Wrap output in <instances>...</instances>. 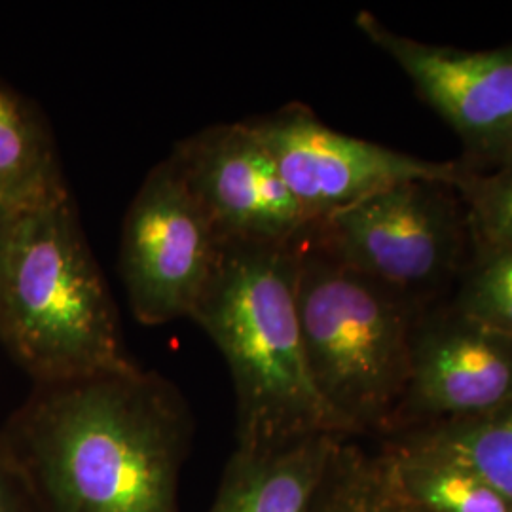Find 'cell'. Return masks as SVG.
Returning <instances> with one entry per match:
<instances>
[{"mask_svg":"<svg viewBox=\"0 0 512 512\" xmlns=\"http://www.w3.org/2000/svg\"><path fill=\"white\" fill-rule=\"evenodd\" d=\"M399 492L425 512H512L484 478L450 456L401 440L376 437Z\"/></svg>","mask_w":512,"mask_h":512,"instance_id":"obj_13","label":"cell"},{"mask_svg":"<svg viewBox=\"0 0 512 512\" xmlns=\"http://www.w3.org/2000/svg\"><path fill=\"white\" fill-rule=\"evenodd\" d=\"M476 323L512 336V247L471 236V251L448 302Z\"/></svg>","mask_w":512,"mask_h":512,"instance_id":"obj_16","label":"cell"},{"mask_svg":"<svg viewBox=\"0 0 512 512\" xmlns=\"http://www.w3.org/2000/svg\"><path fill=\"white\" fill-rule=\"evenodd\" d=\"M355 25L456 131L465 148L461 164L482 173L511 162L512 44L492 50L427 44L389 29L366 10Z\"/></svg>","mask_w":512,"mask_h":512,"instance_id":"obj_8","label":"cell"},{"mask_svg":"<svg viewBox=\"0 0 512 512\" xmlns=\"http://www.w3.org/2000/svg\"><path fill=\"white\" fill-rule=\"evenodd\" d=\"M421 304L302 243L296 310L311 382L344 435H384L403 399Z\"/></svg>","mask_w":512,"mask_h":512,"instance_id":"obj_4","label":"cell"},{"mask_svg":"<svg viewBox=\"0 0 512 512\" xmlns=\"http://www.w3.org/2000/svg\"><path fill=\"white\" fill-rule=\"evenodd\" d=\"M69 194L46 122L27 99L0 82V207L23 213Z\"/></svg>","mask_w":512,"mask_h":512,"instance_id":"obj_12","label":"cell"},{"mask_svg":"<svg viewBox=\"0 0 512 512\" xmlns=\"http://www.w3.org/2000/svg\"><path fill=\"white\" fill-rule=\"evenodd\" d=\"M342 437L317 433L266 448H236L207 512H311Z\"/></svg>","mask_w":512,"mask_h":512,"instance_id":"obj_11","label":"cell"},{"mask_svg":"<svg viewBox=\"0 0 512 512\" xmlns=\"http://www.w3.org/2000/svg\"><path fill=\"white\" fill-rule=\"evenodd\" d=\"M456 459L512 505V403L471 418L384 435Z\"/></svg>","mask_w":512,"mask_h":512,"instance_id":"obj_14","label":"cell"},{"mask_svg":"<svg viewBox=\"0 0 512 512\" xmlns=\"http://www.w3.org/2000/svg\"><path fill=\"white\" fill-rule=\"evenodd\" d=\"M300 247L224 245L219 270L190 317L230 370L236 448H266L317 433L344 435L306 365L296 310Z\"/></svg>","mask_w":512,"mask_h":512,"instance_id":"obj_2","label":"cell"},{"mask_svg":"<svg viewBox=\"0 0 512 512\" xmlns=\"http://www.w3.org/2000/svg\"><path fill=\"white\" fill-rule=\"evenodd\" d=\"M306 243L427 306L456 283L471 226L452 184L412 181L319 220Z\"/></svg>","mask_w":512,"mask_h":512,"instance_id":"obj_5","label":"cell"},{"mask_svg":"<svg viewBox=\"0 0 512 512\" xmlns=\"http://www.w3.org/2000/svg\"><path fill=\"white\" fill-rule=\"evenodd\" d=\"M509 403L512 336L476 323L448 302L423 306L410 334L403 399L384 435L471 418Z\"/></svg>","mask_w":512,"mask_h":512,"instance_id":"obj_10","label":"cell"},{"mask_svg":"<svg viewBox=\"0 0 512 512\" xmlns=\"http://www.w3.org/2000/svg\"><path fill=\"white\" fill-rule=\"evenodd\" d=\"M0 344L35 384L137 366L71 194L12 219L0 270Z\"/></svg>","mask_w":512,"mask_h":512,"instance_id":"obj_3","label":"cell"},{"mask_svg":"<svg viewBox=\"0 0 512 512\" xmlns=\"http://www.w3.org/2000/svg\"><path fill=\"white\" fill-rule=\"evenodd\" d=\"M456 190L467 209L471 236L512 247V160L482 173L465 167Z\"/></svg>","mask_w":512,"mask_h":512,"instance_id":"obj_17","label":"cell"},{"mask_svg":"<svg viewBox=\"0 0 512 512\" xmlns=\"http://www.w3.org/2000/svg\"><path fill=\"white\" fill-rule=\"evenodd\" d=\"M224 255V243L167 156L129 203L120 274L135 319L148 327L192 317Z\"/></svg>","mask_w":512,"mask_h":512,"instance_id":"obj_6","label":"cell"},{"mask_svg":"<svg viewBox=\"0 0 512 512\" xmlns=\"http://www.w3.org/2000/svg\"><path fill=\"white\" fill-rule=\"evenodd\" d=\"M16 213L6 211L4 207H0V270H2V260H4V249H6V241H8V232H10V224Z\"/></svg>","mask_w":512,"mask_h":512,"instance_id":"obj_19","label":"cell"},{"mask_svg":"<svg viewBox=\"0 0 512 512\" xmlns=\"http://www.w3.org/2000/svg\"><path fill=\"white\" fill-rule=\"evenodd\" d=\"M0 512H40L35 494L0 433Z\"/></svg>","mask_w":512,"mask_h":512,"instance_id":"obj_18","label":"cell"},{"mask_svg":"<svg viewBox=\"0 0 512 512\" xmlns=\"http://www.w3.org/2000/svg\"><path fill=\"white\" fill-rule=\"evenodd\" d=\"M245 122L315 224L397 184L435 181L456 188L465 173L461 162H433L340 133L300 103Z\"/></svg>","mask_w":512,"mask_h":512,"instance_id":"obj_7","label":"cell"},{"mask_svg":"<svg viewBox=\"0 0 512 512\" xmlns=\"http://www.w3.org/2000/svg\"><path fill=\"white\" fill-rule=\"evenodd\" d=\"M224 245H300L315 222L283 183L249 124H217L169 156Z\"/></svg>","mask_w":512,"mask_h":512,"instance_id":"obj_9","label":"cell"},{"mask_svg":"<svg viewBox=\"0 0 512 512\" xmlns=\"http://www.w3.org/2000/svg\"><path fill=\"white\" fill-rule=\"evenodd\" d=\"M311 512H425L408 501L372 439L338 440Z\"/></svg>","mask_w":512,"mask_h":512,"instance_id":"obj_15","label":"cell"},{"mask_svg":"<svg viewBox=\"0 0 512 512\" xmlns=\"http://www.w3.org/2000/svg\"><path fill=\"white\" fill-rule=\"evenodd\" d=\"M0 433L40 512H181L194 420L158 372L35 384Z\"/></svg>","mask_w":512,"mask_h":512,"instance_id":"obj_1","label":"cell"}]
</instances>
